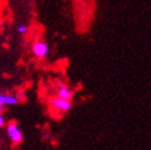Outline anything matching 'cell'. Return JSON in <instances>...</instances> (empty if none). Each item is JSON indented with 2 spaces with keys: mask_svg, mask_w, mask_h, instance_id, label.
Instances as JSON below:
<instances>
[{
  "mask_svg": "<svg viewBox=\"0 0 151 150\" xmlns=\"http://www.w3.org/2000/svg\"><path fill=\"white\" fill-rule=\"evenodd\" d=\"M50 105L59 112H68L72 110L73 103L71 100H64L59 97H52L48 100Z\"/></svg>",
  "mask_w": 151,
  "mask_h": 150,
  "instance_id": "1",
  "label": "cell"
},
{
  "mask_svg": "<svg viewBox=\"0 0 151 150\" xmlns=\"http://www.w3.org/2000/svg\"><path fill=\"white\" fill-rule=\"evenodd\" d=\"M6 133L12 143L15 145H18L23 141V133L19 130L16 122H11L6 127Z\"/></svg>",
  "mask_w": 151,
  "mask_h": 150,
  "instance_id": "2",
  "label": "cell"
},
{
  "mask_svg": "<svg viewBox=\"0 0 151 150\" xmlns=\"http://www.w3.org/2000/svg\"><path fill=\"white\" fill-rule=\"evenodd\" d=\"M57 90H56V95L59 97L61 99H64V100H72L74 92L73 90L70 89L68 86L62 83L61 81H57Z\"/></svg>",
  "mask_w": 151,
  "mask_h": 150,
  "instance_id": "3",
  "label": "cell"
},
{
  "mask_svg": "<svg viewBox=\"0 0 151 150\" xmlns=\"http://www.w3.org/2000/svg\"><path fill=\"white\" fill-rule=\"evenodd\" d=\"M48 45L42 41H38L32 45V53L38 58H45L48 55Z\"/></svg>",
  "mask_w": 151,
  "mask_h": 150,
  "instance_id": "4",
  "label": "cell"
},
{
  "mask_svg": "<svg viewBox=\"0 0 151 150\" xmlns=\"http://www.w3.org/2000/svg\"><path fill=\"white\" fill-rule=\"evenodd\" d=\"M18 99L14 95L11 94H2L0 93V104L6 106V105H16L18 103Z\"/></svg>",
  "mask_w": 151,
  "mask_h": 150,
  "instance_id": "5",
  "label": "cell"
},
{
  "mask_svg": "<svg viewBox=\"0 0 151 150\" xmlns=\"http://www.w3.org/2000/svg\"><path fill=\"white\" fill-rule=\"evenodd\" d=\"M16 98L18 99V101L19 102H25L26 101V94H25V92L24 91H18L17 94H16Z\"/></svg>",
  "mask_w": 151,
  "mask_h": 150,
  "instance_id": "6",
  "label": "cell"
},
{
  "mask_svg": "<svg viewBox=\"0 0 151 150\" xmlns=\"http://www.w3.org/2000/svg\"><path fill=\"white\" fill-rule=\"evenodd\" d=\"M28 31V27L25 26V25H20V26L17 27V32L20 33V35H24V33H26Z\"/></svg>",
  "mask_w": 151,
  "mask_h": 150,
  "instance_id": "7",
  "label": "cell"
},
{
  "mask_svg": "<svg viewBox=\"0 0 151 150\" xmlns=\"http://www.w3.org/2000/svg\"><path fill=\"white\" fill-rule=\"evenodd\" d=\"M4 123H6V121H4V118H3L2 114H0V128H2L3 125H4Z\"/></svg>",
  "mask_w": 151,
  "mask_h": 150,
  "instance_id": "8",
  "label": "cell"
},
{
  "mask_svg": "<svg viewBox=\"0 0 151 150\" xmlns=\"http://www.w3.org/2000/svg\"><path fill=\"white\" fill-rule=\"evenodd\" d=\"M3 110H4V108H3V105H1V104H0V114H2Z\"/></svg>",
  "mask_w": 151,
  "mask_h": 150,
  "instance_id": "9",
  "label": "cell"
}]
</instances>
